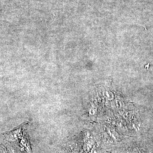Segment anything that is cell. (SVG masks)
Segmentation results:
<instances>
[{
    "instance_id": "obj_1",
    "label": "cell",
    "mask_w": 153,
    "mask_h": 153,
    "mask_svg": "<svg viewBox=\"0 0 153 153\" xmlns=\"http://www.w3.org/2000/svg\"><path fill=\"white\" fill-rule=\"evenodd\" d=\"M60 153H71L69 152V151L68 150H63L62 152H60Z\"/></svg>"
}]
</instances>
